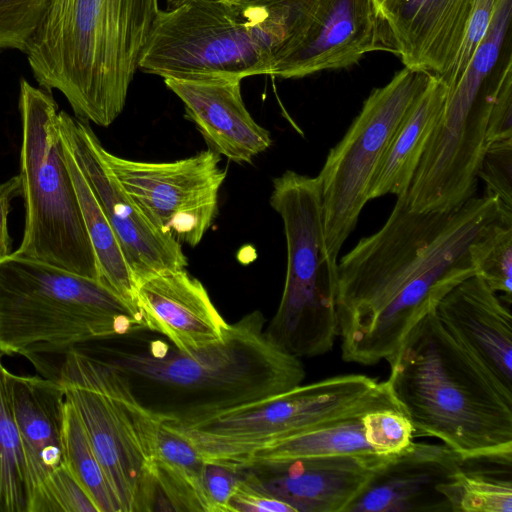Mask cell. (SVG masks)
I'll return each mask as SVG.
<instances>
[{"mask_svg": "<svg viewBox=\"0 0 512 512\" xmlns=\"http://www.w3.org/2000/svg\"><path fill=\"white\" fill-rule=\"evenodd\" d=\"M512 212L485 194L444 212L397 197L385 224L337 261V316L346 362L389 361L409 330L477 274L476 242Z\"/></svg>", "mask_w": 512, "mask_h": 512, "instance_id": "cell-1", "label": "cell"}, {"mask_svg": "<svg viewBox=\"0 0 512 512\" xmlns=\"http://www.w3.org/2000/svg\"><path fill=\"white\" fill-rule=\"evenodd\" d=\"M73 344L116 370L152 415L181 427L288 391L306 374L300 358L266 334L260 311L230 324L222 342L192 354L166 338H147L144 329Z\"/></svg>", "mask_w": 512, "mask_h": 512, "instance_id": "cell-2", "label": "cell"}, {"mask_svg": "<svg viewBox=\"0 0 512 512\" xmlns=\"http://www.w3.org/2000/svg\"><path fill=\"white\" fill-rule=\"evenodd\" d=\"M385 380L414 437L461 457L512 451V390L442 324L435 309L407 333Z\"/></svg>", "mask_w": 512, "mask_h": 512, "instance_id": "cell-3", "label": "cell"}, {"mask_svg": "<svg viewBox=\"0 0 512 512\" xmlns=\"http://www.w3.org/2000/svg\"><path fill=\"white\" fill-rule=\"evenodd\" d=\"M160 10L158 0H52L25 52L35 80L59 91L76 118L108 127Z\"/></svg>", "mask_w": 512, "mask_h": 512, "instance_id": "cell-4", "label": "cell"}, {"mask_svg": "<svg viewBox=\"0 0 512 512\" xmlns=\"http://www.w3.org/2000/svg\"><path fill=\"white\" fill-rule=\"evenodd\" d=\"M319 0H188L160 10L138 70L165 78L271 75Z\"/></svg>", "mask_w": 512, "mask_h": 512, "instance_id": "cell-5", "label": "cell"}, {"mask_svg": "<svg viewBox=\"0 0 512 512\" xmlns=\"http://www.w3.org/2000/svg\"><path fill=\"white\" fill-rule=\"evenodd\" d=\"M31 363L65 389L122 512L161 510L151 470L163 421L139 403L116 370L76 344L38 350Z\"/></svg>", "mask_w": 512, "mask_h": 512, "instance_id": "cell-6", "label": "cell"}, {"mask_svg": "<svg viewBox=\"0 0 512 512\" xmlns=\"http://www.w3.org/2000/svg\"><path fill=\"white\" fill-rule=\"evenodd\" d=\"M146 329L103 281L13 253L0 259V353L60 348Z\"/></svg>", "mask_w": 512, "mask_h": 512, "instance_id": "cell-7", "label": "cell"}, {"mask_svg": "<svg viewBox=\"0 0 512 512\" xmlns=\"http://www.w3.org/2000/svg\"><path fill=\"white\" fill-rule=\"evenodd\" d=\"M18 104L25 224L12 253L101 280L65 159L58 105L50 93L25 79L20 81Z\"/></svg>", "mask_w": 512, "mask_h": 512, "instance_id": "cell-8", "label": "cell"}, {"mask_svg": "<svg viewBox=\"0 0 512 512\" xmlns=\"http://www.w3.org/2000/svg\"><path fill=\"white\" fill-rule=\"evenodd\" d=\"M270 204L283 222L287 269L265 332L298 358L325 354L338 336L337 263L325 245L318 178L285 171L273 180Z\"/></svg>", "mask_w": 512, "mask_h": 512, "instance_id": "cell-9", "label": "cell"}, {"mask_svg": "<svg viewBox=\"0 0 512 512\" xmlns=\"http://www.w3.org/2000/svg\"><path fill=\"white\" fill-rule=\"evenodd\" d=\"M372 406L400 410L386 381L347 374L299 384L195 426L169 424L205 462L239 469L252 452L270 442Z\"/></svg>", "mask_w": 512, "mask_h": 512, "instance_id": "cell-10", "label": "cell"}, {"mask_svg": "<svg viewBox=\"0 0 512 512\" xmlns=\"http://www.w3.org/2000/svg\"><path fill=\"white\" fill-rule=\"evenodd\" d=\"M430 73L404 67L364 101L343 138L328 153L317 176L322 200L323 231L335 263L368 199L373 175Z\"/></svg>", "mask_w": 512, "mask_h": 512, "instance_id": "cell-11", "label": "cell"}, {"mask_svg": "<svg viewBox=\"0 0 512 512\" xmlns=\"http://www.w3.org/2000/svg\"><path fill=\"white\" fill-rule=\"evenodd\" d=\"M113 174L149 221L179 243L198 245L218 213L226 170L207 149L171 162L122 158L104 150Z\"/></svg>", "mask_w": 512, "mask_h": 512, "instance_id": "cell-12", "label": "cell"}, {"mask_svg": "<svg viewBox=\"0 0 512 512\" xmlns=\"http://www.w3.org/2000/svg\"><path fill=\"white\" fill-rule=\"evenodd\" d=\"M61 135L111 225L137 286L166 271L186 269L182 244L155 227L125 192L89 122L59 111Z\"/></svg>", "mask_w": 512, "mask_h": 512, "instance_id": "cell-13", "label": "cell"}, {"mask_svg": "<svg viewBox=\"0 0 512 512\" xmlns=\"http://www.w3.org/2000/svg\"><path fill=\"white\" fill-rule=\"evenodd\" d=\"M391 456L325 455L240 470L251 485L295 512H346L374 472Z\"/></svg>", "mask_w": 512, "mask_h": 512, "instance_id": "cell-14", "label": "cell"}, {"mask_svg": "<svg viewBox=\"0 0 512 512\" xmlns=\"http://www.w3.org/2000/svg\"><path fill=\"white\" fill-rule=\"evenodd\" d=\"M379 49L389 46L375 0H319L305 33L271 75L302 78L345 68Z\"/></svg>", "mask_w": 512, "mask_h": 512, "instance_id": "cell-15", "label": "cell"}, {"mask_svg": "<svg viewBox=\"0 0 512 512\" xmlns=\"http://www.w3.org/2000/svg\"><path fill=\"white\" fill-rule=\"evenodd\" d=\"M136 306L148 331L188 354L222 342L230 326L204 285L186 269L162 272L141 282Z\"/></svg>", "mask_w": 512, "mask_h": 512, "instance_id": "cell-16", "label": "cell"}, {"mask_svg": "<svg viewBox=\"0 0 512 512\" xmlns=\"http://www.w3.org/2000/svg\"><path fill=\"white\" fill-rule=\"evenodd\" d=\"M473 0H392L380 8L389 50L405 67L443 76L454 62Z\"/></svg>", "mask_w": 512, "mask_h": 512, "instance_id": "cell-17", "label": "cell"}, {"mask_svg": "<svg viewBox=\"0 0 512 512\" xmlns=\"http://www.w3.org/2000/svg\"><path fill=\"white\" fill-rule=\"evenodd\" d=\"M237 78H165L166 87L183 103L185 116L208 149L236 163H251L267 150L271 136L247 110Z\"/></svg>", "mask_w": 512, "mask_h": 512, "instance_id": "cell-18", "label": "cell"}, {"mask_svg": "<svg viewBox=\"0 0 512 512\" xmlns=\"http://www.w3.org/2000/svg\"><path fill=\"white\" fill-rule=\"evenodd\" d=\"M460 460L443 443L412 441L374 472L346 512H450L439 487Z\"/></svg>", "mask_w": 512, "mask_h": 512, "instance_id": "cell-19", "label": "cell"}, {"mask_svg": "<svg viewBox=\"0 0 512 512\" xmlns=\"http://www.w3.org/2000/svg\"><path fill=\"white\" fill-rule=\"evenodd\" d=\"M435 312L449 332L512 390V317L496 292L474 275L451 289Z\"/></svg>", "mask_w": 512, "mask_h": 512, "instance_id": "cell-20", "label": "cell"}, {"mask_svg": "<svg viewBox=\"0 0 512 512\" xmlns=\"http://www.w3.org/2000/svg\"><path fill=\"white\" fill-rule=\"evenodd\" d=\"M7 389L33 487L64 463L65 389L42 376L6 372Z\"/></svg>", "mask_w": 512, "mask_h": 512, "instance_id": "cell-21", "label": "cell"}, {"mask_svg": "<svg viewBox=\"0 0 512 512\" xmlns=\"http://www.w3.org/2000/svg\"><path fill=\"white\" fill-rule=\"evenodd\" d=\"M448 88L431 74L401 121L371 180L368 199L406 195L429 138L444 110Z\"/></svg>", "mask_w": 512, "mask_h": 512, "instance_id": "cell-22", "label": "cell"}, {"mask_svg": "<svg viewBox=\"0 0 512 512\" xmlns=\"http://www.w3.org/2000/svg\"><path fill=\"white\" fill-rule=\"evenodd\" d=\"M205 465L189 439L162 422L151 470L161 510L209 512L204 491Z\"/></svg>", "mask_w": 512, "mask_h": 512, "instance_id": "cell-23", "label": "cell"}, {"mask_svg": "<svg viewBox=\"0 0 512 512\" xmlns=\"http://www.w3.org/2000/svg\"><path fill=\"white\" fill-rule=\"evenodd\" d=\"M380 408L384 407H365L270 442L252 452L239 469L325 455L352 454L367 458L381 456L367 444L362 426V416L370 410Z\"/></svg>", "mask_w": 512, "mask_h": 512, "instance_id": "cell-24", "label": "cell"}, {"mask_svg": "<svg viewBox=\"0 0 512 512\" xmlns=\"http://www.w3.org/2000/svg\"><path fill=\"white\" fill-rule=\"evenodd\" d=\"M439 491L450 512H512V451L461 457Z\"/></svg>", "mask_w": 512, "mask_h": 512, "instance_id": "cell-25", "label": "cell"}, {"mask_svg": "<svg viewBox=\"0 0 512 512\" xmlns=\"http://www.w3.org/2000/svg\"><path fill=\"white\" fill-rule=\"evenodd\" d=\"M63 139V138H62ZM66 163L72 177L84 224L93 247L101 280L130 305L136 306V284L116 235L64 142Z\"/></svg>", "mask_w": 512, "mask_h": 512, "instance_id": "cell-26", "label": "cell"}, {"mask_svg": "<svg viewBox=\"0 0 512 512\" xmlns=\"http://www.w3.org/2000/svg\"><path fill=\"white\" fill-rule=\"evenodd\" d=\"M0 353V512H29L33 484L6 382Z\"/></svg>", "mask_w": 512, "mask_h": 512, "instance_id": "cell-27", "label": "cell"}, {"mask_svg": "<svg viewBox=\"0 0 512 512\" xmlns=\"http://www.w3.org/2000/svg\"><path fill=\"white\" fill-rule=\"evenodd\" d=\"M63 447L64 463L88 492L98 511L122 512L81 418L67 397Z\"/></svg>", "mask_w": 512, "mask_h": 512, "instance_id": "cell-28", "label": "cell"}, {"mask_svg": "<svg viewBox=\"0 0 512 512\" xmlns=\"http://www.w3.org/2000/svg\"><path fill=\"white\" fill-rule=\"evenodd\" d=\"M512 16V0H497L490 25L475 49L458 83L447 99L474 104L487 90L488 81L501 54Z\"/></svg>", "mask_w": 512, "mask_h": 512, "instance_id": "cell-29", "label": "cell"}, {"mask_svg": "<svg viewBox=\"0 0 512 512\" xmlns=\"http://www.w3.org/2000/svg\"><path fill=\"white\" fill-rule=\"evenodd\" d=\"M479 275L494 292L504 293L508 304L512 294V217L487 231L474 246Z\"/></svg>", "mask_w": 512, "mask_h": 512, "instance_id": "cell-30", "label": "cell"}, {"mask_svg": "<svg viewBox=\"0 0 512 512\" xmlns=\"http://www.w3.org/2000/svg\"><path fill=\"white\" fill-rule=\"evenodd\" d=\"M29 512H99L65 463L33 487Z\"/></svg>", "mask_w": 512, "mask_h": 512, "instance_id": "cell-31", "label": "cell"}, {"mask_svg": "<svg viewBox=\"0 0 512 512\" xmlns=\"http://www.w3.org/2000/svg\"><path fill=\"white\" fill-rule=\"evenodd\" d=\"M52 0H0V50L26 52Z\"/></svg>", "mask_w": 512, "mask_h": 512, "instance_id": "cell-32", "label": "cell"}, {"mask_svg": "<svg viewBox=\"0 0 512 512\" xmlns=\"http://www.w3.org/2000/svg\"><path fill=\"white\" fill-rule=\"evenodd\" d=\"M364 438L372 450L381 455H393L406 449L413 441L414 428L410 419L399 409L380 408L362 416Z\"/></svg>", "mask_w": 512, "mask_h": 512, "instance_id": "cell-33", "label": "cell"}, {"mask_svg": "<svg viewBox=\"0 0 512 512\" xmlns=\"http://www.w3.org/2000/svg\"><path fill=\"white\" fill-rule=\"evenodd\" d=\"M478 178L485 183V194L497 197L507 210L512 211V139L486 147Z\"/></svg>", "mask_w": 512, "mask_h": 512, "instance_id": "cell-34", "label": "cell"}, {"mask_svg": "<svg viewBox=\"0 0 512 512\" xmlns=\"http://www.w3.org/2000/svg\"><path fill=\"white\" fill-rule=\"evenodd\" d=\"M497 0H473L463 41L448 71L439 77L451 90L460 80L470 58L490 25Z\"/></svg>", "mask_w": 512, "mask_h": 512, "instance_id": "cell-35", "label": "cell"}, {"mask_svg": "<svg viewBox=\"0 0 512 512\" xmlns=\"http://www.w3.org/2000/svg\"><path fill=\"white\" fill-rule=\"evenodd\" d=\"M495 77V89L489 112L486 144L512 139V60L507 61Z\"/></svg>", "mask_w": 512, "mask_h": 512, "instance_id": "cell-36", "label": "cell"}, {"mask_svg": "<svg viewBox=\"0 0 512 512\" xmlns=\"http://www.w3.org/2000/svg\"><path fill=\"white\" fill-rule=\"evenodd\" d=\"M242 478V470L206 462L204 491L209 512H230L231 495Z\"/></svg>", "mask_w": 512, "mask_h": 512, "instance_id": "cell-37", "label": "cell"}, {"mask_svg": "<svg viewBox=\"0 0 512 512\" xmlns=\"http://www.w3.org/2000/svg\"><path fill=\"white\" fill-rule=\"evenodd\" d=\"M229 507L230 512H295L286 503L251 485L244 478L243 472L231 495Z\"/></svg>", "mask_w": 512, "mask_h": 512, "instance_id": "cell-38", "label": "cell"}, {"mask_svg": "<svg viewBox=\"0 0 512 512\" xmlns=\"http://www.w3.org/2000/svg\"><path fill=\"white\" fill-rule=\"evenodd\" d=\"M21 195L19 175L0 183V259L12 253V241L8 229V216L12 200Z\"/></svg>", "mask_w": 512, "mask_h": 512, "instance_id": "cell-39", "label": "cell"}, {"mask_svg": "<svg viewBox=\"0 0 512 512\" xmlns=\"http://www.w3.org/2000/svg\"><path fill=\"white\" fill-rule=\"evenodd\" d=\"M188 0H167V8H172ZM234 1V0H233Z\"/></svg>", "mask_w": 512, "mask_h": 512, "instance_id": "cell-40", "label": "cell"}, {"mask_svg": "<svg viewBox=\"0 0 512 512\" xmlns=\"http://www.w3.org/2000/svg\"><path fill=\"white\" fill-rule=\"evenodd\" d=\"M392 0H375V3L377 4L378 9L380 10L381 7H383L385 4L390 2Z\"/></svg>", "mask_w": 512, "mask_h": 512, "instance_id": "cell-41", "label": "cell"}]
</instances>
